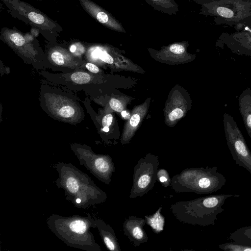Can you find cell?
I'll use <instances>...</instances> for the list:
<instances>
[{
  "instance_id": "6da1fadb",
  "label": "cell",
  "mask_w": 251,
  "mask_h": 251,
  "mask_svg": "<svg viewBox=\"0 0 251 251\" xmlns=\"http://www.w3.org/2000/svg\"><path fill=\"white\" fill-rule=\"evenodd\" d=\"M53 167L58 174L56 185L63 190L66 200L77 208L87 209L107 199L106 193L75 165L60 161Z\"/></svg>"
},
{
  "instance_id": "7a4b0ae2",
  "label": "cell",
  "mask_w": 251,
  "mask_h": 251,
  "mask_svg": "<svg viewBox=\"0 0 251 251\" xmlns=\"http://www.w3.org/2000/svg\"><path fill=\"white\" fill-rule=\"evenodd\" d=\"M49 229L67 246L86 251H101L91 228H96V219L87 216H64L52 214L47 220Z\"/></svg>"
},
{
  "instance_id": "3957f363",
  "label": "cell",
  "mask_w": 251,
  "mask_h": 251,
  "mask_svg": "<svg viewBox=\"0 0 251 251\" xmlns=\"http://www.w3.org/2000/svg\"><path fill=\"white\" fill-rule=\"evenodd\" d=\"M239 195L217 194L192 200L180 201L172 204L170 209L174 217L185 224L205 226L215 225L217 215L224 211L223 205L231 197Z\"/></svg>"
},
{
  "instance_id": "277c9868",
  "label": "cell",
  "mask_w": 251,
  "mask_h": 251,
  "mask_svg": "<svg viewBox=\"0 0 251 251\" xmlns=\"http://www.w3.org/2000/svg\"><path fill=\"white\" fill-rule=\"evenodd\" d=\"M217 167L187 168L171 178L170 186L176 193L210 194L221 189L226 182Z\"/></svg>"
},
{
  "instance_id": "5b68a950",
  "label": "cell",
  "mask_w": 251,
  "mask_h": 251,
  "mask_svg": "<svg viewBox=\"0 0 251 251\" xmlns=\"http://www.w3.org/2000/svg\"><path fill=\"white\" fill-rule=\"evenodd\" d=\"M201 6L200 14L239 21L251 14V3L243 0H194Z\"/></svg>"
},
{
  "instance_id": "8992f818",
  "label": "cell",
  "mask_w": 251,
  "mask_h": 251,
  "mask_svg": "<svg viewBox=\"0 0 251 251\" xmlns=\"http://www.w3.org/2000/svg\"><path fill=\"white\" fill-rule=\"evenodd\" d=\"M223 124L226 143L236 164L251 174V151L236 122L231 115L225 113Z\"/></svg>"
},
{
  "instance_id": "52a82bcc",
  "label": "cell",
  "mask_w": 251,
  "mask_h": 251,
  "mask_svg": "<svg viewBox=\"0 0 251 251\" xmlns=\"http://www.w3.org/2000/svg\"><path fill=\"white\" fill-rule=\"evenodd\" d=\"M159 164L158 157L151 154L138 161L134 168L130 198L142 197L152 189L157 180Z\"/></svg>"
},
{
  "instance_id": "ba28073f",
  "label": "cell",
  "mask_w": 251,
  "mask_h": 251,
  "mask_svg": "<svg viewBox=\"0 0 251 251\" xmlns=\"http://www.w3.org/2000/svg\"><path fill=\"white\" fill-rule=\"evenodd\" d=\"M80 165L84 166L100 181L109 185L115 167L109 155L97 154L90 150H74Z\"/></svg>"
},
{
  "instance_id": "9c48e42d",
  "label": "cell",
  "mask_w": 251,
  "mask_h": 251,
  "mask_svg": "<svg viewBox=\"0 0 251 251\" xmlns=\"http://www.w3.org/2000/svg\"><path fill=\"white\" fill-rule=\"evenodd\" d=\"M31 24L45 31H53L60 27L53 21L28 3L20 0H2Z\"/></svg>"
},
{
  "instance_id": "30bf717a",
  "label": "cell",
  "mask_w": 251,
  "mask_h": 251,
  "mask_svg": "<svg viewBox=\"0 0 251 251\" xmlns=\"http://www.w3.org/2000/svg\"><path fill=\"white\" fill-rule=\"evenodd\" d=\"M80 5L92 17L115 31L126 33L121 23L112 15L91 0H79Z\"/></svg>"
},
{
  "instance_id": "8fae6325",
  "label": "cell",
  "mask_w": 251,
  "mask_h": 251,
  "mask_svg": "<svg viewBox=\"0 0 251 251\" xmlns=\"http://www.w3.org/2000/svg\"><path fill=\"white\" fill-rule=\"evenodd\" d=\"M146 224L145 219L130 216L123 224L124 234L136 247L146 243L148 240V236L143 228Z\"/></svg>"
},
{
  "instance_id": "7c38bea8",
  "label": "cell",
  "mask_w": 251,
  "mask_h": 251,
  "mask_svg": "<svg viewBox=\"0 0 251 251\" xmlns=\"http://www.w3.org/2000/svg\"><path fill=\"white\" fill-rule=\"evenodd\" d=\"M96 228L107 249L111 251H121L115 231L110 225L101 219H96Z\"/></svg>"
},
{
  "instance_id": "4fadbf2b",
  "label": "cell",
  "mask_w": 251,
  "mask_h": 251,
  "mask_svg": "<svg viewBox=\"0 0 251 251\" xmlns=\"http://www.w3.org/2000/svg\"><path fill=\"white\" fill-rule=\"evenodd\" d=\"M239 109L246 129L251 139V89H245L238 98Z\"/></svg>"
},
{
  "instance_id": "5bb4252c",
  "label": "cell",
  "mask_w": 251,
  "mask_h": 251,
  "mask_svg": "<svg viewBox=\"0 0 251 251\" xmlns=\"http://www.w3.org/2000/svg\"><path fill=\"white\" fill-rule=\"evenodd\" d=\"M155 10L169 15H176L178 5L175 0H145Z\"/></svg>"
},
{
  "instance_id": "9a60e30c",
  "label": "cell",
  "mask_w": 251,
  "mask_h": 251,
  "mask_svg": "<svg viewBox=\"0 0 251 251\" xmlns=\"http://www.w3.org/2000/svg\"><path fill=\"white\" fill-rule=\"evenodd\" d=\"M162 206H161L154 214L145 216L146 223L150 226L153 232L159 234L164 229L165 218L161 214Z\"/></svg>"
},
{
  "instance_id": "2e32d148",
  "label": "cell",
  "mask_w": 251,
  "mask_h": 251,
  "mask_svg": "<svg viewBox=\"0 0 251 251\" xmlns=\"http://www.w3.org/2000/svg\"><path fill=\"white\" fill-rule=\"evenodd\" d=\"M229 239L234 242L251 245V226L237 229L229 234Z\"/></svg>"
},
{
  "instance_id": "e0dca14e",
  "label": "cell",
  "mask_w": 251,
  "mask_h": 251,
  "mask_svg": "<svg viewBox=\"0 0 251 251\" xmlns=\"http://www.w3.org/2000/svg\"><path fill=\"white\" fill-rule=\"evenodd\" d=\"M218 247L220 249L225 251H251V245L234 241L220 244Z\"/></svg>"
},
{
  "instance_id": "ac0fdd59",
  "label": "cell",
  "mask_w": 251,
  "mask_h": 251,
  "mask_svg": "<svg viewBox=\"0 0 251 251\" xmlns=\"http://www.w3.org/2000/svg\"><path fill=\"white\" fill-rule=\"evenodd\" d=\"M157 180L159 181L164 187H167L171 184V178L165 169H158L157 172Z\"/></svg>"
},
{
  "instance_id": "d6986e66",
  "label": "cell",
  "mask_w": 251,
  "mask_h": 251,
  "mask_svg": "<svg viewBox=\"0 0 251 251\" xmlns=\"http://www.w3.org/2000/svg\"><path fill=\"white\" fill-rule=\"evenodd\" d=\"M71 78L74 82L82 84L88 83L91 79V76L86 73L76 72L72 75Z\"/></svg>"
},
{
  "instance_id": "ffe728a7",
  "label": "cell",
  "mask_w": 251,
  "mask_h": 251,
  "mask_svg": "<svg viewBox=\"0 0 251 251\" xmlns=\"http://www.w3.org/2000/svg\"><path fill=\"white\" fill-rule=\"evenodd\" d=\"M59 114L63 117L69 118L75 114L74 109L70 106H65L59 110Z\"/></svg>"
},
{
  "instance_id": "44dd1931",
  "label": "cell",
  "mask_w": 251,
  "mask_h": 251,
  "mask_svg": "<svg viewBox=\"0 0 251 251\" xmlns=\"http://www.w3.org/2000/svg\"><path fill=\"white\" fill-rule=\"evenodd\" d=\"M51 58L53 61L59 65H63L64 63L63 54L58 51H55L52 53Z\"/></svg>"
},
{
  "instance_id": "7402d4cb",
  "label": "cell",
  "mask_w": 251,
  "mask_h": 251,
  "mask_svg": "<svg viewBox=\"0 0 251 251\" xmlns=\"http://www.w3.org/2000/svg\"><path fill=\"white\" fill-rule=\"evenodd\" d=\"M98 57H99L101 60L107 63L112 64L113 62V58L106 51H99Z\"/></svg>"
},
{
  "instance_id": "603a6c76",
  "label": "cell",
  "mask_w": 251,
  "mask_h": 251,
  "mask_svg": "<svg viewBox=\"0 0 251 251\" xmlns=\"http://www.w3.org/2000/svg\"><path fill=\"white\" fill-rule=\"evenodd\" d=\"M110 107L115 111L118 112H121L123 110V107L121 102L115 99H112L109 101Z\"/></svg>"
},
{
  "instance_id": "cb8c5ba5",
  "label": "cell",
  "mask_w": 251,
  "mask_h": 251,
  "mask_svg": "<svg viewBox=\"0 0 251 251\" xmlns=\"http://www.w3.org/2000/svg\"><path fill=\"white\" fill-rule=\"evenodd\" d=\"M183 112L179 108H176L173 110L169 114V118L171 121H174L182 117Z\"/></svg>"
},
{
  "instance_id": "d4e9b609",
  "label": "cell",
  "mask_w": 251,
  "mask_h": 251,
  "mask_svg": "<svg viewBox=\"0 0 251 251\" xmlns=\"http://www.w3.org/2000/svg\"><path fill=\"white\" fill-rule=\"evenodd\" d=\"M113 117L111 114L105 115L102 120V125L104 126H109L112 122Z\"/></svg>"
},
{
  "instance_id": "484cf974",
  "label": "cell",
  "mask_w": 251,
  "mask_h": 251,
  "mask_svg": "<svg viewBox=\"0 0 251 251\" xmlns=\"http://www.w3.org/2000/svg\"><path fill=\"white\" fill-rule=\"evenodd\" d=\"M140 118L139 115L134 114L133 115L130 120V124L132 126H136L140 122Z\"/></svg>"
},
{
  "instance_id": "4316f807",
  "label": "cell",
  "mask_w": 251,
  "mask_h": 251,
  "mask_svg": "<svg viewBox=\"0 0 251 251\" xmlns=\"http://www.w3.org/2000/svg\"><path fill=\"white\" fill-rule=\"evenodd\" d=\"M86 68L91 72L97 73L99 71V68L94 64L88 63L85 65Z\"/></svg>"
},
{
  "instance_id": "83f0119b",
  "label": "cell",
  "mask_w": 251,
  "mask_h": 251,
  "mask_svg": "<svg viewBox=\"0 0 251 251\" xmlns=\"http://www.w3.org/2000/svg\"><path fill=\"white\" fill-rule=\"evenodd\" d=\"M76 50V47L75 45H73L70 47V51L72 52H74Z\"/></svg>"
},
{
  "instance_id": "f1b7e54d",
  "label": "cell",
  "mask_w": 251,
  "mask_h": 251,
  "mask_svg": "<svg viewBox=\"0 0 251 251\" xmlns=\"http://www.w3.org/2000/svg\"><path fill=\"white\" fill-rule=\"evenodd\" d=\"M121 114H122V116L124 118H126V116L127 115V113H126V111H123L121 113Z\"/></svg>"
},
{
  "instance_id": "f546056e",
  "label": "cell",
  "mask_w": 251,
  "mask_h": 251,
  "mask_svg": "<svg viewBox=\"0 0 251 251\" xmlns=\"http://www.w3.org/2000/svg\"><path fill=\"white\" fill-rule=\"evenodd\" d=\"M103 130L105 132H108L109 130L108 126H104Z\"/></svg>"
}]
</instances>
